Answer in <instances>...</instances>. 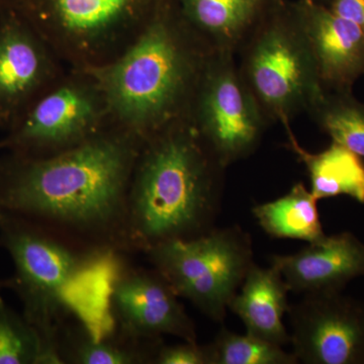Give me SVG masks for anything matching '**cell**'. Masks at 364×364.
<instances>
[{"label": "cell", "mask_w": 364, "mask_h": 364, "mask_svg": "<svg viewBox=\"0 0 364 364\" xmlns=\"http://www.w3.org/2000/svg\"><path fill=\"white\" fill-rule=\"evenodd\" d=\"M284 127L289 139L287 147L305 165L311 193L318 200L347 196L364 205L363 158L335 142L321 152H309L298 142L291 124Z\"/></svg>", "instance_id": "cell-18"}, {"label": "cell", "mask_w": 364, "mask_h": 364, "mask_svg": "<svg viewBox=\"0 0 364 364\" xmlns=\"http://www.w3.org/2000/svg\"><path fill=\"white\" fill-rule=\"evenodd\" d=\"M109 279L107 308L117 331L150 341L164 336L198 341L195 322L154 267H132L122 260Z\"/></svg>", "instance_id": "cell-10"}, {"label": "cell", "mask_w": 364, "mask_h": 364, "mask_svg": "<svg viewBox=\"0 0 364 364\" xmlns=\"http://www.w3.org/2000/svg\"><path fill=\"white\" fill-rule=\"evenodd\" d=\"M318 202L303 182H296L286 195L256 205L252 214L261 229L272 238L316 243L327 236L321 223Z\"/></svg>", "instance_id": "cell-19"}, {"label": "cell", "mask_w": 364, "mask_h": 364, "mask_svg": "<svg viewBox=\"0 0 364 364\" xmlns=\"http://www.w3.org/2000/svg\"><path fill=\"white\" fill-rule=\"evenodd\" d=\"M210 345L213 364H296L293 352L248 334L222 328Z\"/></svg>", "instance_id": "cell-21"}, {"label": "cell", "mask_w": 364, "mask_h": 364, "mask_svg": "<svg viewBox=\"0 0 364 364\" xmlns=\"http://www.w3.org/2000/svg\"><path fill=\"white\" fill-rule=\"evenodd\" d=\"M318 128L364 160V102L352 91H327L309 109Z\"/></svg>", "instance_id": "cell-20"}, {"label": "cell", "mask_w": 364, "mask_h": 364, "mask_svg": "<svg viewBox=\"0 0 364 364\" xmlns=\"http://www.w3.org/2000/svg\"><path fill=\"white\" fill-rule=\"evenodd\" d=\"M6 289V279H0V291Z\"/></svg>", "instance_id": "cell-26"}, {"label": "cell", "mask_w": 364, "mask_h": 364, "mask_svg": "<svg viewBox=\"0 0 364 364\" xmlns=\"http://www.w3.org/2000/svg\"><path fill=\"white\" fill-rule=\"evenodd\" d=\"M330 11L364 31V0H330Z\"/></svg>", "instance_id": "cell-24"}, {"label": "cell", "mask_w": 364, "mask_h": 364, "mask_svg": "<svg viewBox=\"0 0 364 364\" xmlns=\"http://www.w3.org/2000/svg\"><path fill=\"white\" fill-rule=\"evenodd\" d=\"M184 20L215 52L236 55L273 0H174Z\"/></svg>", "instance_id": "cell-16"}, {"label": "cell", "mask_w": 364, "mask_h": 364, "mask_svg": "<svg viewBox=\"0 0 364 364\" xmlns=\"http://www.w3.org/2000/svg\"><path fill=\"white\" fill-rule=\"evenodd\" d=\"M0 364H44L39 332L0 296Z\"/></svg>", "instance_id": "cell-22"}, {"label": "cell", "mask_w": 364, "mask_h": 364, "mask_svg": "<svg viewBox=\"0 0 364 364\" xmlns=\"http://www.w3.org/2000/svg\"><path fill=\"white\" fill-rule=\"evenodd\" d=\"M270 260L296 294L339 293L364 277V244L350 232L327 235L298 252L277 254Z\"/></svg>", "instance_id": "cell-14"}, {"label": "cell", "mask_w": 364, "mask_h": 364, "mask_svg": "<svg viewBox=\"0 0 364 364\" xmlns=\"http://www.w3.org/2000/svg\"><path fill=\"white\" fill-rule=\"evenodd\" d=\"M226 169L188 119L143 141L127 198L129 253L210 232L221 212Z\"/></svg>", "instance_id": "cell-2"}, {"label": "cell", "mask_w": 364, "mask_h": 364, "mask_svg": "<svg viewBox=\"0 0 364 364\" xmlns=\"http://www.w3.org/2000/svg\"><path fill=\"white\" fill-rule=\"evenodd\" d=\"M162 340H140L114 328L105 336H95L81 321L64 323L57 340L60 364H154Z\"/></svg>", "instance_id": "cell-17"}, {"label": "cell", "mask_w": 364, "mask_h": 364, "mask_svg": "<svg viewBox=\"0 0 364 364\" xmlns=\"http://www.w3.org/2000/svg\"><path fill=\"white\" fill-rule=\"evenodd\" d=\"M154 364H213L210 345L198 344V341L162 343L155 355Z\"/></svg>", "instance_id": "cell-23"}, {"label": "cell", "mask_w": 364, "mask_h": 364, "mask_svg": "<svg viewBox=\"0 0 364 364\" xmlns=\"http://www.w3.org/2000/svg\"><path fill=\"white\" fill-rule=\"evenodd\" d=\"M287 316L299 363L364 364V303L342 291L304 294Z\"/></svg>", "instance_id": "cell-11"}, {"label": "cell", "mask_w": 364, "mask_h": 364, "mask_svg": "<svg viewBox=\"0 0 364 364\" xmlns=\"http://www.w3.org/2000/svg\"><path fill=\"white\" fill-rule=\"evenodd\" d=\"M161 0H16L18 11L67 67L111 63L145 30Z\"/></svg>", "instance_id": "cell-6"}, {"label": "cell", "mask_w": 364, "mask_h": 364, "mask_svg": "<svg viewBox=\"0 0 364 364\" xmlns=\"http://www.w3.org/2000/svg\"><path fill=\"white\" fill-rule=\"evenodd\" d=\"M215 52L184 20L174 0H161L145 30L119 58L90 71L104 90L112 123L145 140L172 122L188 119Z\"/></svg>", "instance_id": "cell-3"}, {"label": "cell", "mask_w": 364, "mask_h": 364, "mask_svg": "<svg viewBox=\"0 0 364 364\" xmlns=\"http://www.w3.org/2000/svg\"><path fill=\"white\" fill-rule=\"evenodd\" d=\"M112 123L107 97L90 70L68 67L0 140V150L46 158L87 142Z\"/></svg>", "instance_id": "cell-8"}, {"label": "cell", "mask_w": 364, "mask_h": 364, "mask_svg": "<svg viewBox=\"0 0 364 364\" xmlns=\"http://www.w3.org/2000/svg\"><path fill=\"white\" fill-rule=\"evenodd\" d=\"M237 55L242 78L270 124H291L325 92L291 1L273 0Z\"/></svg>", "instance_id": "cell-5"}, {"label": "cell", "mask_w": 364, "mask_h": 364, "mask_svg": "<svg viewBox=\"0 0 364 364\" xmlns=\"http://www.w3.org/2000/svg\"><path fill=\"white\" fill-rule=\"evenodd\" d=\"M289 293V287L277 268L261 267L254 262L229 310L240 318L248 334L284 346L291 343V334L284 324V315L291 306Z\"/></svg>", "instance_id": "cell-15"}, {"label": "cell", "mask_w": 364, "mask_h": 364, "mask_svg": "<svg viewBox=\"0 0 364 364\" xmlns=\"http://www.w3.org/2000/svg\"><path fill=\"white\" fill-rule=\"evenodd\" d=\"M143 139L112 123L51 157H0V212L127 255V198Z\"/></svg>", "instance_id": "cell-1"}, {"label": "cell", "mask_w": 364, "mask_h": 364, "mask_svg": "<svg viewBox=\"0 0 364 364\" xmlns=\"http://www.w3.org/2000/svg\"><path fill=\"white\" fill-rule=\"evenodd\" d=\"M67 68L18 11L0 13V129L9 131Z\"/></svg>", "instance_id": "cell-12"}, {"label": "cell", "mask_w": 364, "mask_h": 364, "mask_svg": "<svg viewBox=\"0 0 364 364\" xmlns=\"http://www.w3.org/2000/svg\"><path fill=\"white\" fill-rule=\"evenodd\" d=\"M0 248L13 261L6 279L23 305V317L44 344V364H60L57 340L71 317L68 291L91 273L114 268L124 255L90 247L18 215L0 212Z\"/></svg>", "instance_id": "cell-4"}, {"label": "cell", "mask_w": 364, "mask_h": 364, "mask_svg": "<svg viewBox=\"0 0 364 364\" xmlns=\"http://www.w3.org/2000/svg\"><path fill=\"white\" fill-rule=\"evenodd\" d=\"M144 254L179 298L215 323L224 322L255 262L252 238L237 225L215 227L188 240L165 242Z\"/></svg>", "instance_id": "cell-7"}, {"label": "cell", "mask_w": 364, "mask_h": 364, "mask_svg": "<svg viewBox=\"0 0 364 364\" xmlns=\"http://www.w3.org/2000/svg\"><path fill=\"white\" fill-rule=\"evenodd\" d=\"M363 75H364V73H363Z\"/></svg>", "instance_id": "cell-28"}, {"label": "cell", "mask_w": 364, "mask_h": 364, "mask_svg": "<svg viewBox=\"0 0 364 364\" xmlns=\"http://www.w3.org/2000/svg\"><path fill=\"white\" fill-rule=\"evenodd\" d=\"M314 1L318 2V4H325V6H328L330 0H314Z\"/></svg>", "instance_id": "cell-27"}, {"label": "cell", "mask_w": 364, "mask_h": 364, "mask_svg": "<svg viewBox=\"0 0 364 364\" xmlns=\"http://www.w3.org/2000/svg\"><path fill=\"white\" fill-rule=\"evenodd\" d=\"M16 0H0V13L13 9Z\"/></svg>", "instance_id": "cell-25"}, {"label": "cell", "mask_w": 364, "mask_h": 364, "mask_svg": "<svg viewBox=\"0 0 364 364\" xmlns=\"http://www.w3.org/2000/svg\"><path fill=\"white\" fill-rule=\"evenodd\" d=\"M188 121L225 168L251 156L270 126L229 52L210 57Z\"/></svg>", "instance_id": "cell-9"}, {"label": "cell", "mask_w": 364, "mask_h": 364, "mask_svg": "<svg viewBox=\"0 0 364 364\" xmlns=\"http://www.w3.org/2000/svg\"><path fill=\"white\" fill-rule=\"evenodd\" d=\"M327 91H352L364 73V31L314 0L291 1Z\"/></svg>", "instance_id": "cell-13"}]
</instances>
